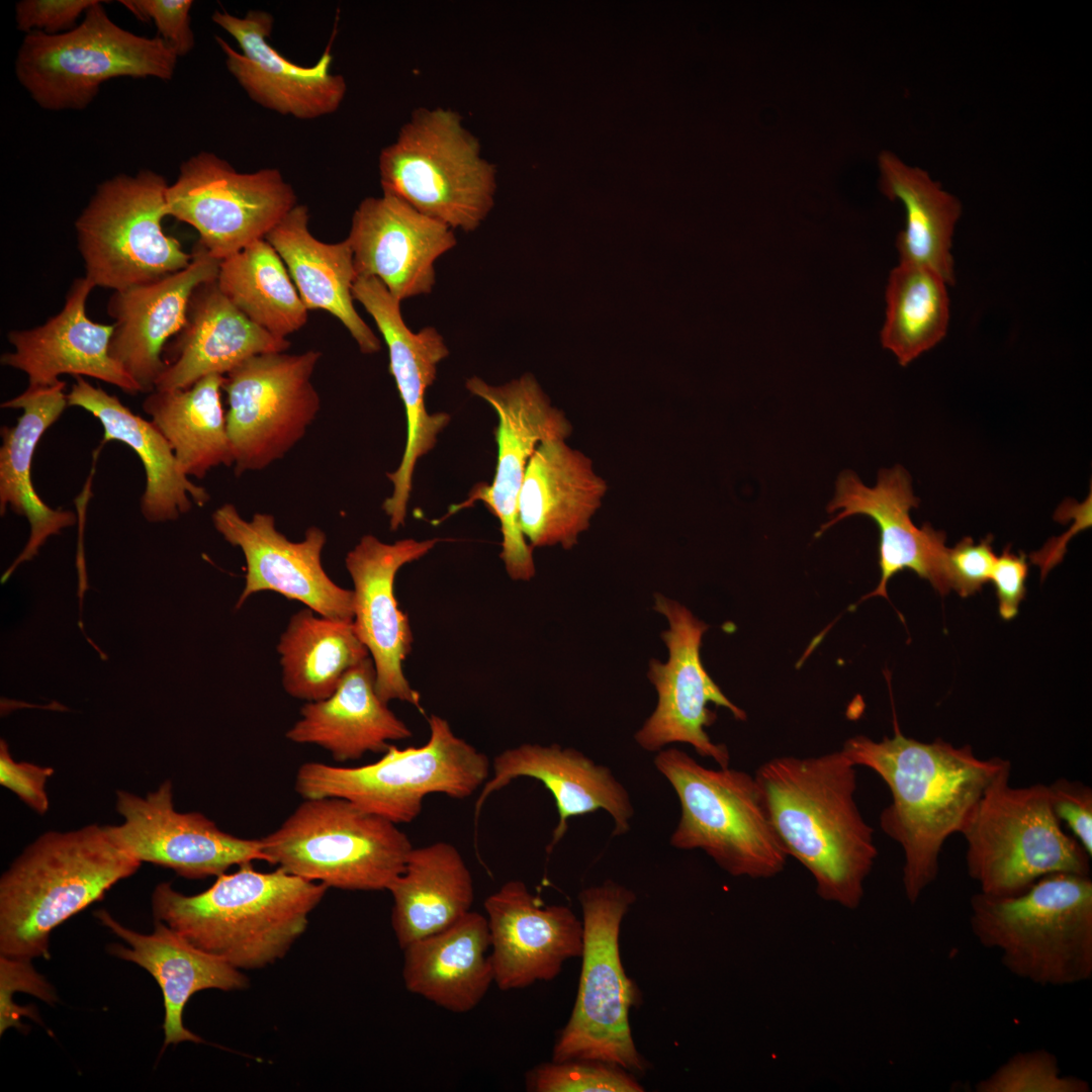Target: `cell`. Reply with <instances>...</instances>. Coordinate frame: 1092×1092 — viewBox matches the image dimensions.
Segmentation results:
<instances>
[{
	"label": "cell",
	"instance_id": "5b68a950",
	"mask_svg": "<svg viewBox=\"0 0 1092 1092\" xmlns=\"http://www.w3.org/2000/svg\"><path fill=\"white\" fill-rule=\"evenodd\" d=\"M970 928L981 945L999 951L1013 976L1064 987L1092 978V881L1056 873L1024 892L970 900Z\"/></svg>",
	"mask_w": 1092,
	"mask_h": 1092
},
{
	"label": "cell",
	"instance_id": "44dd1931",
	"mask_svg": "<svg viewBox=\"0 0 1092 1092\" xmlns=\"http://www.w3.org/2000/svg\"><path fill=\"white\" fill-rule=\"evenodd\" d=\"M215 530L246 561L245 587L236 607L260 592H274L305 605L316 614L337 620H353V592L338 585L325 571L322 552L326 533L315 526L294 542L276 529L270 514L256 513L245 520L233 504L212 514Z\"/></svg>",
	"mask_w": 1092,
	"mask_h": 1092
},
{
	"label": "cell",
	"instance_id": "7402d4cb",
	"mask_svg": "<svg viewBox=\"0 0 1092 1092\" xmlns=\"http://www.w3.org/2000/svg\"><path fill=\"white\" fill-rule=\"evenodd\" d=\"M212 21L237 41L240 51L223 38L215 37L225 55L229 72L255 103L302 120L323 117L339 109L347 93V83L342 75L332 73L329 47L314 65L300 66L269 43L274 24L269 12L250 10L239 17L215 11Z\"/></svg>",
	"mask_w": 1092,
	"mask_h": 1092
},
{
	"label": "cell",
	"instance_id": "ab89813d",
	"mask_svg": "<svg viewBox=\"0 0 1092 1092\" xmlns=\"http://www.w3.org/2000/svg\"><path fill=\"white\" fill-rule=\"evenodd\" d=\"M277 651L285 692L306 702L329 698L344 675L370 656L352 622L329 619L309 608L290 618Z\"/></svg>",
	"mask_w": 1092,
	"mask_h": 1092
},
{
	"label": "cell",
	"instance_id": "9c48e42d",
	"mask_svg": "<svg viewBox=\"0 0 1092 1092\" xmlns=\"http://www.w3.org/2000/svg\"><path fill=\"white\" fill-rule=\"evenodd\" d=\"M382 192L449 228L475 231L494 205L495 167L450 109L418 108L378 158Z\"/></svg>",
	"mask_w": 1092,
	"mask_h": 1092
},
{
	"label": "cell",
	"instance_id": "d590c367",
	"mask_svg": "<svg viewBox=\"0 0 1092 1092\" xmlns=\"http://www.w3.org/2000/svg\"><path fill=\"white\" fill-rule=\"evenodd\" d=\"M487 919L468 912L403 950L405 988L455 1013L475 1008L494 983Z\"/></svg>",
	"mask_w": 1092,
	"mask_h": 1092
},
{
	"label": "cell",
	"instance_id": "f35d334b",
	"mask_svg": "<svg viewBox=\"0 0 1092 1092\" xmlns=\"http://www.w3.org/2000/svg\"><path fill=\"white\" fill-rule=\"evenodd\" d=\"M224 376L211 374L185 389L148 393L144 412L168 441L188 477L203 478L219 465H234L221 403Z\"/></svg>",
	"mask_w": 1092,
	"mask_h": 1092
},
{
	"label": "cell",
	"instance_id": "484cf974",
	"mask_svg": "<svg viewBox=\"0 0 1092 1092\" xmlns=\"http://www.w3.org/2000/svg\"><path fill=\"white\" fill-rule=\"evenodd\" d=\"M190 264L155 282L113 291L107 313L114 320L109 355L138 384L141 392L155 390L165 368L163 351L186 322L188 303L202 283L215 280L220 260L200 244Z\"/></svg>",
	"mask_w": 1092,
	"mask_h": 1092
},
{
	"label": "cell",
	"instance_id": "bcb514c9",
	"mask_svg": "<svg viewBox=\"0 0 1092 1092\" xmlns=\"http://www.w3.org/2000/svg\"><path fill=\"white\" fill-rule=\"evenodd\" d=\"M140 20H152L163 38L178 57L189 54L195 44L190 25L191 0L120 1Z\"/></svg>",
	"mask_w": 1092,
	"mask_h": 1092
},
{
	"label": "cell",
	"instance_id": "f1b7e54d",
	"mask_svg": "<svg viewBox=\"0 0 1092 1092\" xmlns=\"http://www.w3.org/2000/svg\"><path fill=\"white\" fill-rule=\"evenodd\" d=\"M608 491L593 460L566 439L541 442L524 475L519 499L520 528L530 546L569 550L590 526Z\"/></svg>",
	"mask_w": 1092,
	"mask_h": 1092
},
{
	"label": "cell",
	"instance_id": "4dcf8cb0",
	"mask_svg": "<svg viewBox=\"0 0 1092 1092\" xmlns=\"http://www.w3.org/2000/svg\"><path fill=\"white\" fill-rule=\"evenodd\" d=\"M94 915L128 944V947L112 944L109 952L141 966L159 984L165 1008L164 1048L183 1041H202L183 1023L184 1008L193 994L206 989L242 990L249 985L239 969L196 947L160 920H155L153 933L143 934L124 927L104 909Z\"/></svg>",
	"mask_w": 1092,
	"mask_h": 1092
},
{
	"label": "cell",
	"instance_id": "8d00e7d4",
	"mask_svg": "<svg viewBox=\"0 0 1092 1092\" xmlns=\"http://www.w3.org/2000/svg\"><path fill=\"white\" fill-rule=\"evenodd\" d=\"M391 925L401 949L457 922L471 910V873L459 850L438 841L413 847L389 889Z\"/></svg>",
	"mask_w": 1092,
	"mask_h": 1092
},
{
	"label": "cell",
	"instance_id": "1f68e13d",
	"mask_svg": "<svg viewBox=\"0 0 1092 1092\" xmlns=\"http://www.w3.org/2000/svg\"><path fill=\"white\" fill-rule=\"evenodd\" d=\"M65 387L66 382L60 380L48 387L26 388L1 404L3 408L23 412L15 426L1 428L0 513L3 516L10 508L24 516L30 526L26 545L2 574L1 583L6 582L21 563L37 555L50 536L60 534L77 521L73 512L49 507L31 481V462L37 443L68 406Z\"/></svg>",
	"mask_w": 1092,
	"mask_h": 1092
},
{
	"label": "cell",
	"instance_id": "ba28073f",
	"mask_svg": "<svg viewBox=\"0 0 1092 1092\" xmlns=\"http://www.w3.org/2000/svg\"><path fill=\"white\" fill-rule=\"evenodd\" d=\"M429 740L403 749L390 745L376 761L360 766L302 763L295 791L303 798L337 797L395 824L414 821L430 794L471 796L488 779V757L458 737L438 715L428 718Z\"/></svg>",
	"mask_w": 1092,
	"mask_h": 1092
},
{
	"label": "cell",
	"instance_id": "7c38bea8",
	"mask_svg": "<svg viewBox=\"0 0 1092 1092\" xmlns=\"http://www.w3.org/2000/svg\"><path fill=\"white\" fill-rule=\"evenodd\" d=\"M178 58L160 36H141L115 24L97 0L71 30L27 33L15 72L43 109H83L110 79H172Z\"/></svg>",
	"mask_w": 1092,
	"mask_h": 1092
},
{
	"label": "cell",
	"instance_id": "ffe728a7",
	"mask_svg": "<svg viewBox=\"0 0 1092 1092\" xmlns=\"http://www.w3.org/2000/svg\"><path fill=\"white\" fill-rule=\"evenodd\" d=\"M438 539L385 543L364 535L345 558L353 581L352 624L376 672V692L388 704L399 700L422 711L421 696L406 679L402 663L412 650L413 631L394 595L397 571L430 552Z\"/></svg>",
	"mask_w": 1092,
	"mask_h": 1092
},
{
	"label": "cell",
	"instance_id": "60d3db41",
	"mask_svg": "<svg viewBox=\"0 0 1092 1092\" xmlns=\"http://www.w3.org/2000/svg\"><path fill=\"white\" fill-rule=\"evenodd\" d=\"M221 292L254 324L284 338L307 322V308L287 268L266 239L259 240L219 264Z\"/></svg>",
	"mask_w": 1092,
	"mask_h": 1092
},
{
	"label": "cell",
	"instance_id": "5bb4252c",
	"mask_svg": "<svg viewBox=\"0 0 1092 1092\" xmlns=\"http://www.w3.org/2000/svg\"><path fill=\"white\" fill-rule=\"evenodd\" d=\"M321 356L314 350L265 353L224 375L237 476L267 468L303 438L321 407L311 382Z\"/></svg>",
	"mask_w": 1092,
	"mask_h": 1092
},
{
	"label": "cell",
	"instance_id": "836d02e7",
	"mask_svg": "<svg viewBox=\"0 0 1092 1092\" xmlns=\"http://www.w3.org/2000/svg\"><path fill=\"white\" fill-rule=\"evenodd\" d=\"M306 205L294 206L266 236L276 250L307 308L323 309L348 330L363 354L380 351L381 343L354 306L357 279L347 239L334 244L314 238Z\"/></svg>",
	"mask_w": 1092,
	"mask_h": 1092
},
{
	"label": "cell",
	"instance_id": "b9f144b4",
	"mask_svg": "<svg viewBox=\"0 0 1092 1092\" xmlns=\"http://www.w3.org/2000/svg\"><path fill=\"white\" fill-rule=\"evenodd\" d=\"M948 284L932 269L899 262L886 288L881 342L901 366L936 346L949 323Z\"/></svg>",
	"mask_w": 1092,
	"mask_h": 1092
},
{
	"label": "cell",
	"instance_id": "681fc988",
	"mask_svg": "<svg viewBox=\"0 0 1092 1092\" xmlns=\"http://www.w3.org/2000/svg\"><path fill=\"white\" fill-rule=\"evenodd\" d=\"M97 0H23L16 4L17 28L27 33L59 34L73 29L78 18Z\"/></svg>",
	"mask_w": 1092,
	"mask_h": 1092
},
{
	"label": "cell",
	"instance_id": "2e32d148",
	"mask_svg": "<svg viewBox=\"0 0 1092 1092\" xmlns=\"http://www.w3.org/2000/svg\"><path fill=\"white\" fill-rule=\"evenodd\" d=\"M467 390L486 401L495 412L494 431L497 461L490 484L478 483L451 513L482 502L498 520L502 533L500 559L514 580H530L536 567L533 548L520 528L518 499L526 468L537 446L548 439H567L572 426L564 413L554 407L535 377L525 374L502 385H491L477 376L466 380Z\"/></svg>",
	"mask_w": 1092,
	"mask_h": 1092
},
{
	"label": "cell",
	"instance_id": "7a4b0ae2",
	"mask_svg": "<svg viewBox=\"0 0 1092 1092\" xmlns=\"http://www.w3.org/2000/svg\"><path fill=\"white\" fill-rule=\"evenodd\" d=\"M855 765L842 750L780 756L755 774L777 835L813 876L824 900L855 909L878 850L855 799Z\"/></svg>",
	"mask_w": 1092,
	"mask_h": 1092
},
{
	"label": "cell",
	"instance_id": "30bf717a",
	"mask_svg": "<svg viewBox=\"0 0 1092 1092\" xmlns=\"http://www.w3.org/2000/svg\"><path fill=\"white\" fill-rule=\"evenodd\" d=\"M260 840L267 862L349 891H387L414 847L397 824L337 797L304 799Z\"/></svg>",
	"mask_w": 1092,
	"mask_h": 1092
},
{
	"label": "cell",
	"instance_id": "d6a6232c",
	"mask_svg": "<svg viewBox=\"0 0 1092 1092\" xmlns=\"http://www.w3.org/2000/svg\"><path fill=\"white\" fill-rule=\"evenodd\" d=\"M375 682L374 663L368 656L344 675L329 698L303 705L287 739L317 745L344 762L367 752L383 753L390 741L410 738L411 729L379 698Z\"/></svg>",
	"mask_w": 1092,
	"mask_h": 1092
},
{
	"label": "cell",
	"instance_id": "52a82bcc",
	"mask_svg": "<svg viewBox=\"0 0 1092 1092\" xmlns=\"http://www.w3.org/2000/svg\"><path fill=\"white\" fill-rule=\"evenodd\" d=\"M1010 774L1006 760L962 832L967 871L980 892L1010 897L1051 874L1090 876L1091 856L1064 831L1048 785L1013 787Z\"/></svg>",
	"mask_w": 1092,
	"mask_h": 1092
},
{
	"label": "cell",
	"instance_id": "7bdbcfd3",
	"mask_svg": "<svg viewBox=\"0 0 1092 1092\" xmlns=\"http://www.w3.org/2000/svg\"><path fill=\"white\" fill-rule=\"evenodd\" d=\"M527 1090L533 1092H642L644 1087L633 1073L596 1060H566L543 1063L526 1075Z\"/></svg>",
	"mask_w": 1092,
	"mask_h": 1092
},
{
	"label": "cell",
	"instance_id": "ac0fdd59",
	"mask_svg": "<svg viewBox=\"0 0 1092 1092\" xmlns=\"http://www.w3.org/2000/svg\"><path fill=\"white\" fill-rule=\"evenodd\" d=\"M374 320L386 343L392 375L406 417V441L398 467L386 473L393 489L382 509L391 530L404 526L413 477L418 460L437 444L438 435L450 422L447 413L429 414L425 404L428 388L437 377L438 365L449 355L443 336L433 327L414 333L405 325L400 301L374 277H357L352 287Z\"/></svg>",
	"mask_w": 1092,
	"mask_h": 1092
},
{
	"label": "cell",
	"instance_id": "d4e9b609",
	"mask_svg": "<svg viewBox=\"0 0 1092 1092\" xmlns=\"http://www.w3.org/2000/svg\"><path fill=\"white\" fill-rule=\"evenodd\" d=\"M918 505L911 477L902 466L880 470L874 487L866 486L850 470L839 474L834 496L827 506L828 513H839L821 526L817 536L854 515L867 516L876 522L880 532L881 579L878 586L859 602L873 597L888 599L890 578L904 569L927 579L940 595L949 592L944 570L945 534L928 524L918 528L912 522L910 511Z\"/></svg>",
	"mask_w": 1092,
	"mask_h": 1092
},
{
	"label": "cell",
	"instance_id": "f546056e",
	"mask_svg": "<svg viewBox=\"0 0 1092 1092\" xmlns=\"http://www.w3.org/2000/svg\"><path fill=\"white\" fill-rule=\"evenodd\" d=\"M216 279L192 293L186 322L169 347L155 389H185L205 376H224L253 356L290 347L287 339L251 322L221 292Z\"/></svg>",
	"mask_w": 1092,
	"mask_h": 1092
},
{
	"label": "cell",
	"instance_id": "6da1fadb",
	"mask_svg": "<svg viewBox=\"0 0 1092 1092\" xmlns=\"http://www.w3.org/2000/svg\"><path fill=\"white\" fill-rule=\"evenodd\" d=\"M841 750L855 766L876 772L890 790L892 801L881 812L880 826L903 849L904 892L914 904L938 876L943 844L962 834L1006 759H982L968 744L906 737L896 717L892 737L875 741L857 735Z\"/></svg>",
	"mask_w": 1092,
	"mask_h": 1092
},
{
	"label": "cell",
	"instance_id": "f907efd6",
	"mask_svg": "<svg viewBox=\"0 0 1092 1092\" xmlns=\"http://www.w3.org/2000/svg\"><path fill=\"white\" fill-rule=\"evenodd\" d=\"M1028 564L1023 552L1015 554L1007 546L996 558L990 580L993 581L1002 619L1011 620L1025 597Z\"/></svg>",
	"mask_w": 1092,
	"mask_h": 1092
},
{
	"label": "cell",
	"instance_id": "83f0119b",
	"mask_svg": "<svg viewBox=\"0 0 1092 1092\" xmlns=\"http://www.w3.org/2000/svg\"><path fill=\"white\" fill-rule=\"evenodd\" d=\"M492 770L475 803V815L492 793L512 781L522 777L540 781L553 796L558 811L548 850L565 835L572 817L604 810L614 822L612 835H624L631 827L634 807L626 788L608 766L596 763L577 749L525 743L497 754Z\"/></svg>",
	"mask_w": 1092,
	"mask_h": 1092
},
{
	"label": "cell",
	"instance_id": "ee69618b",
	"mask_svg": "<svg viewBox=\"0 0 1092 1092\" xmlns=\"http://www.w3.org/2000/svg\"><path fill=\"white\" fill-rule=\"evenodd\" d=\"M977 1092H1088L1089 1083L1063 1075L1057 1056L1044 1049L1017 1053L975 1085Z\"/></svg>",
	"mask_w": 1092,
	"mask_h": 1092
},
{
	"label": "cell",
	"instance_id": "4316f807",
	"mask_svg": "<svg viewBox=\"0 0 1092 1092\" xmlns=\"http://www.w3.org/2000/svg\"><path fill=\"white\" fill-rule=\"evenodd\" d=\"M95 285L87 278L73 281L63 308L44 324L11 330L12 352L2 354L4 366L27 375V388L48 387L71 374L112 384L127 394L141 392L133 379L109 355L113 324L93 322L86 303Z\"/></svg>",
	"mask_w": 1092,
	"mask_h": 1092
},
{
	"label": "cell",
	"instance_id": "cb8c5ba5",
	"mask_svg": "<svg viewBox=\"0 0 1092 1092\" xmlns=\"http://www.w3.org/2000/svg\"><path fill=\"white\" fill-rule=\"evenodd\" d=\"M483 906L498 989H523L538 981H551L567 960L581 957L582 921L567 906L544 905L525 883H505Z\"/></svg>",
	"mask_w": 1092,
	"mask_h": 1092
},
{
	"label": "cell",
	"instance_id": "74e56055",
	"mask_svg": "<svg viewBox=\"0 0 1092 1092\" xmlns=\"http://www.w3.org/2000/svg\"><path fill=\"white\" fill-rule=\"evenodd\" d=\"M882 192L900 200L905 208V229L896 246L902 263L928 267L948 285L954 283L952 235L962 212L960 200L920 168L906 165L890 152L879 157Z\"/></svg>",
	"mask_w": 1092,
	"mask_h": 1092
},
{
	"label": "cell",
	"instance_id": "7dc6e473",
	"mask_svg": "<svg viewBox=\"0 0 1092 1092\" xmlns=\"http://www.w3.org/2000/svg\"><path fill=\"white\" fill-rule=\"evenodd\" d=\"M1056 816L1071 829L1087 853L1092 855V789L1065 778L1048 785Z\"/></svg>",
	"mask_w": 1092,
	"mask_h": 1092
},
{
	"label": "cell",
	"instance_id": "9a60e30c",
	"mask_svg": "<svg viewBox=\"0 0 1092 1092\" xmlns=\"http://www.w3.org/2000/svg\"><path fill=\"white\" fill-rule=\"evenodd\" d=\"M166 200L168 216L193 226L198 244L220 261L265 239L298 204L278 169L241 173L205 151L182 163Z\"/></svg>",
	"mask_w": 1092,
	"mask_h": 1092
},
{
	"label": "cell",
	"instance_id": "d6986e66",
	"mask_svg": "<svg viewBox=\"0 0 1092 1092\" xmlns=\"http://www.w3.org/2000/svg\"><path fill=\"white\" fill-rule=\"evenodd\" d=\"M115 808L123 822L114 829L129 851L180 877H217L234 866L266 861L260 839L226 833L199 812L177 811L170 780L145 797L118 790Z\"/></svg>",
	"mask_w": 1092,
	"mask_h": 1092
},
{
	"label": "cell",
	"instance_id": "3957f363",
	"mask_svg": "<svg viewBox=\"0 0 1092 1092\" xmlns=\"http://www.w3.org/2000/svg\"><path fill=\"white\" fill-rule=\"evenodd\" d=\"M327 890L324 884L280 868L262 873L246 863L217 876L208 889L195 895L161 883L151 902L155 920L196 947L239 970H255L287 953Z\"/></svg>",
	"mask_w": 1092,
	"mask_h": 1092
},
{
	"label": "cell",
	"instance_id": "e575fe53",
	"mask_svg": "<svg viewBox=\"0 0 1092 1092\" xmlns=\"http://www.w3.org/2000/svg\"><path fill=\"white\" fill-rule=\"evenodd\" d=\"M67 393L68 406L81 407L102 425V444L118 441L136 453L146 472V488L141 497V512L149 522L176 520L190 511L193 504L204 506L207 490L194 484L181 470L168 441L153 424L133 414L120 399L82 376Z\"/></svg>",
	"mask_w": 1092,
	"mask_h": 1092
},
{
	"label": "cell",
	"instance_id": "4fadbf2b",
	"mask_svg": "<svg viewBox=\"0 0 1092 1092\" xmlns=\"http://www.w3.org/2000/svg\"><path fill=\"white\" fill-rule=\"evenodd\" d=\"M165 178L150 170L99 184L75 221L85 277L95 287L123 290L186 268L192 253L168 236Z\"/></svg>",
	"mask_w": 1092,
	"mask_h": 1092
},
{
	"label": "cell",
	"instance_id": "8fae6325",
	"mask_svg": "<svg viewBox=\"0 0 1092 1092\" xmlns=\"http://www.w3.org/2000/svg\"><path fill=\"white\" fill-rule=\"evenodd\" d=\"M583 946L578 989L570 1017L553 1046L552 1061L596 1060L633 1074L648 1064L637 1051L629 1014L640 992L621 962V923L636 901L633 891L612 880L583 889Z\"/></svg>",
	"mask_w": 1092,
	"mask_h": 1092
},
{
	"label": "cell",
	"instance_id": "8992f818",
	"mask_svg": "<svg viewBox=\"0 0 1092 1092\" xmlns=\"http://www.w3.org/2000/svg\"><path fill=\"white\" fill-rule=\"evenodd\" d=\"M654 765L680 806L673 847L702 849L733 877L766 879L784 870L788 854L755 776L729 766L708 768L676 747L657 751Z\"/></svg>",
	"mask_w": 1092,
	"mask_h": 1092
},
{
	"label": "cell",
	"instance_id": "277c9868",
	"mask_svg": "<svg viewBox=\"0 0 1092 1092\" xmlns=\"http://www.w3.org/2000/svg\"><path fill=\"white\" fill-rule=\"evenodd\" d=\"M141 863L114 825L90 824L39 835L0 880L1 956L25 961L49 958L51 932L100 901Z\"/></svg>",
	"mask_w": 1092,
	"mask_h": 1092
},
{
	"label": "cell",
	"instance_id": "c3c4849f",
	"mask_svg": "<svg viewBox=\"0 0 1092 1092\" xmlns=\"http://www.w3.org/2000/svg\"><path fill=\"white\" fill-rule=\"evenodd\" d=\"M54 768L32 762L16 761L10 754L8 744L0 740V784L14 793L24 804L39 815L49 810L46 791Z\"/></svg>",
	"mask_w": 1092,
	"mask_h": 1092
},
{
	"label": "cell",
	"instance_id": "603a6c76",
	"mask_svg": "<svg viewBox=\"0 0 1092 1092\" xmlns=\"http://www.w3.org/2000/svg\"><path fill=\"white\" fill-rule=\"evenodd\" d=\"M346 239L357 277L377 278L400 302L433 290L436 261L457 244L451 228L385 192L360 202Z\"/></svg>",
	"mask_w": 1092,
	"mask_h": 1092
},
{
	"label": "cell",
	"instance_id": "f6af8a7d",
	"mask_svg": "<svg viewBox=\"0 0 1092 1092\" xmlns=\"http://www.w3.org/2000/svg\"><path fill=\"white\" fill-rule=\"evenodd\" d=\"M992 542L991 535L978 543L965 537L954 547L947 548L944 570L949 590L966 598L981 590L990 580L997 558Z\"/></svg>",
	"mask_w": 1092,
	"mask_h": 1092
},
{
	"label": "cell",
	"instance_id": "e0dca14e",
	"mask_svg": "<svg viewBox=\"0 0 1092 1092\" xmlns=\"http://www.w3.org/2000/svg\"><path fill=\"white\" fill-rule=\"evenodd\" d=\"M654 610L668 622V629L661 633L668 659L664 663L657 659L649 662L647 676L657 692L658 701L652 714L635 733V741L651 752L671 743H687L699 755L714 759L720 767H727L730 762L728 748L714 743L706 732L717 718L708 704L729 710L740 721L746 719V713L722 693L702 663V638L709 626L688 608L660 594L654 595Z\"/></svg>",
	"mask_w": 1092,
	"mask_h": 1092
}]
</instances>
